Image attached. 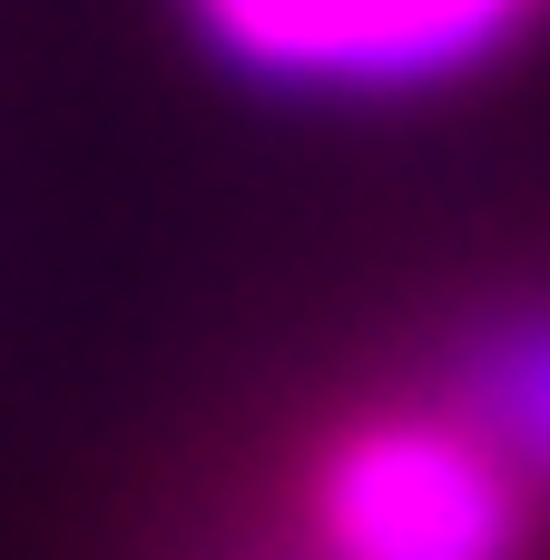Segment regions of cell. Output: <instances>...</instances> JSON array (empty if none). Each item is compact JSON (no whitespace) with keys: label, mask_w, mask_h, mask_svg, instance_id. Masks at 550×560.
<instances>
[{"label":"cell","mask_w":550,"mask_h":560,"mask_svg":"<svg viewBox=\"0 0 550 560\" xmlns=\"http://www.w3.org/2000/svg\"><path fill=\"white\" fill-rule=\"evenodd\" d=\"M197 49L315 108H394L502 79L550 30V0H177Z\"/></svg>","instance_id":"obj_1"}]
</instances>
